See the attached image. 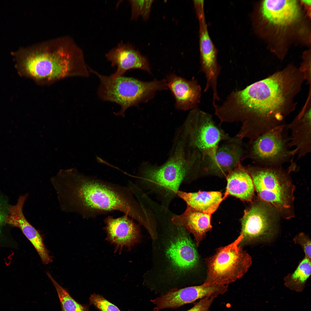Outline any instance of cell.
Here are the masks:
<instances>
[{
    "mask_svg": "<svg viewBox=\"0 0 311 311\" xmlns=\"http://www.w3.org/2000/svg\"><path fill=\"white\" fill-rule=\"evenodd\" d=\"M305 81L299 68L287 67L231 92L221 105H214L215 114L221 122H240L236 135L253 140L286 124Z\"/></svg>",
    "mask_w": 311,
    "mask_h": 311,
    "instance_id": "1",
    "label": "cell"
},
{
    "mask_svg": "<svg viewBox=\"0 0 311 311\" xmlns=\"http://www.w3.org/2000/svg\"><path fill=\"white\" fill-rule=\"evenodd\" d=\"M302 1L307 5H310L311 4V1L310 0H302Z\"/></svg>",
    "mask_w": 311,
    "mask_h": 311,
    "instance_id": "31",
    "label": "cell"
},
{
    "mask_svg": "<svg viewBox=\"0 0 311 311\" xmlns=\"http://www.w3.org/2000/svg\"><path fill=\"white\" fill-rule=\"evenodd\" d=\"M50 183L62 212L88 219L117 211L140 224L144 221L143 209L129 187L86 175L75 168L60 170Z\"/></svg>",
    "mask_w": 311,
    "mask_h": 311,
    "instance_id": "2",
    "label": "cell"
},
{
    "mask_svg": "<svg viewBox=\"0 0 311 311\" xmlns=\"http://www.w3.org/2000/svg\"><path fill=\"white\" fill-rule=\"evenodd\" d=\"M104 221L107 240L115 249L122 250L124 248L129 249L139 242L141 236L139 226L128 215L124 214L117 218L109 216Z\"/></svg>",
    "mask_w": 311,
    "mask_h": 311,
    "instance_id": "15",
    "label": "cell"
},
{
    "mask_svg": "<svg viewBox=\"0 0 311 311\" xmlns=\"http://www.w3.org/2000/svg\"><path fill=\"white\" fill-rule=\"evenodd\" d=\"M7 199L0 193V233L1 230L6 224V220L10 206Z\"/></svg>",
    "mask_w": 311,
    "mask_h": 311,
    "instance_id": "30",
    "label": "cell"
},
{
    "mask_svg": "<svg viewBox=\"0 0 311 311\" xmlns=\"http://www.w3.org/2000/svg\"><path fill=\"white\" fill-rule=\"evenodd\" d=\"M311 93H309L302 109L288 124L291 133L289 147H295L297 160L311 151Z\"/></svg>",
    "mask_w": 311,
    "mask_h": 311,
    "instance_id": "18",
    "label": "cell"
},
{
    "mask_svg": "<svg viewBox=\"0 0 311 311\" xmlns=\"http://www.w3.org/2000/svg\"><path fill=\"white\" fill-rule=\"evenodd\" d=\"M263 17L274 25L286 26L294 22L299 14V5L295 0H266L261 4Z\"/></svg>",
    "mask_w": 311,
    "mask_h": 311,
    "instance_id": "20",
    "label": "cell"
},
{
    "mask_svg": "<svg viewBox=\"0 0 311 311\" xmlns=\"http://www.w3.org/2000/svg\"><path fill=\"white\" fill-rule=\"evenodd\" d=\"M311 272V259L305 257L295 271L285 278V285L292 291L301 292L310 275Z\"/></svg>",
    "mask_w": 311,
    "mask_h": 311,
    "instance_id": "24",
    "label": "cell"
},
{
    "mask_svg": "<svg viewBox=\"0 0 311 311\" xmlns=\"http://www.w3.org/2000/svg\"><path fill=\"white\" fill-rule=\"evenodd\" d=\"M181 129L180 138L188 148L201 155L202 161L213 158L220 143L230 137L211 114L198 107L191 110Z\"/></svg>",
    "mask_w": 311,
    "mask_h": 311,
    "instance_id": "6",
    "label": "cell"
},
{
    "mask_svg": "<svg viewBox=\"0 0 311 311\" xmlns=\"http://www.w3.org/2000/svg\"><path fill=\"white\" fill-rule=\"evenodd\" d=\"M164 164L158 166L145 162L140 166L136 185L148 194L155 195L161 205L168 208L182 183L196 173L197 162L184 152H171Z\"/></svg>",
    "mask_w": 311,
    "mask_h": 311,
    "instance_id": "3",
    "label": "cell"
},
{
    "mask_svg": "<svg viewBox=\"0 0 311 311\" xmlns=\"http://www.w3.org/2000/svg\"><path fill=\"white\" fill-rule=\"evenodd\" d=\"M90 73L97 77L100 85L97 90L99 98L104 101L115 103L120 106V110L115 113L117 116L124 117L126 110L147 102L158 91L168 87L165 79L146 82L132 77L124 76L114 77L105 75L88 68Z\"/></svg>",
    "mask_w": 311,
    "mask_h": 311,
    "instance_id": "5",
    "label": "cell"
},
{
    "mask_svg": "<svg viewBox=\"0 0 311 311\" xmlns=\"http://www.w3.org/2000/svg\"><path fill=\"white\" fill-rule=\"evenodd\" d=\"M199 22V48L200 70L206 79L204 92L209 89L213 97L218 96V79L221 67L217 60V50L209 34L204 13L197 16Z\"/></svg>",
    "mask_w": 311,
    "mask_h": 311,
    "instance_id": "13",
    "label": "cell"
},
{
    "mask_svg": "<svg viewBox=\"0 0 311 311\" xmlns=\"http://www.w3.org/2000/svg\"><path fill=\"white\" fill-rule=\"evenodd\" d=\"M25 69L38 81H50L74 75L71 57L64 50L32 53L24 62Z\"/></svg>",
    "mask_w": 311,
    "mask_h": 311,
    "instance_id": "9",
    "label": "cell"
},
{
    "mask_svg": "<svg viewBox=\"0 0 311 311\" xmlns=\"http://www.w3.org/2000/svg\"><path fill=\"white\" fill-rule=\"evenodd\" d=\"M295 244H299L303 249L305 257L311 259V240L308 236L303 233L298 234L293 239Z\"/></svg>",
    "mask_w": 311,
    "mask_h": 311,
    "instance_id": "28",
    "label": "cell"
},
{
    "mask_svg": "<svg viewBox=\"0 0 311 311\" xmlns=\"http://www.w3.org/2000/svg\"><path fill=\"white\" fill-rule=\"evenodd\" d=\"M28 196V193L20 196L16 204L10 205L6 223L19 228L34 246L42 263L47 264L51 263L52 259L45 246L42 236L27 220L24 214L23 206Z\"/></svg>",
    "mask_w": 311,
    "mask_h": 311,
    "instance_id": "14",
    "label": "cell"
},
{
    "mask_svg": "<svg viewBox=\"0 0 311 311\" xmlns=\"http://www.w3.org/2000/svg\"><path fill=\"white\" fill-rule=\"evenodd\" d=\"M211 215L200 212L187 206L182 214L173 213L171 220L176 225L183 227L194 236L197 246L204 237L206 233L211 229Z\"/></svg>",
    "mask_w": 311,
    "mask_h": 311,
    "instance_id": "21",
    "label": "cell"
},
{
    "mask_svg": "<svg viewBox=\"0 0 311 311\" xmlns=\"http://www.w3.org/2000/svg\"><path fill=\"white\" fill-rule=\"evenodd\" d=\"M227 185L223 200L228 196L245 202H251L255 189L252 178L245 167L240 163L226 176Z\"/></svg>",
    "mask_w": 311,
    "mask_h": 311,
    "instance_id": "22",
    "label": "cell"
},
{
    "mask_svg": "<svg viewBox=\"0 0 311 311\" xmlns=\"http://www.w3.org/2000/svg\"><path fill=\"white\" fill-rule=\"evenodd\" d=\"M215 296L206 297L200 299L191 308L186 311H209V308L215 298Z\"/></svg>",
    "mask_w": 311,
    "mask_h": 311,
    "instance_id": "29",
    "label": "cell"
},
{
    "mask_svg": "<svg viewBox=\"0 0 311 311\" xmlns=\"http://www.w3.org/2000/svg\"><path fill=\"white\" fill-rule=\"evenodd\" d=\"M167 85L174 96L176 108L186 111L197 107L200 102L202 88L194 78L190 80L170 74L167 77Z\"/></svg>",
    "mask_w": 311,
    "mask_h": 311,
    "instance_id": "19",
    "label": "cell"
},
{
    "mask_svg": "<svg viewBox=\"0 0 311 311\" xmlns=\"http://www.w3.org/2000/svg\"><path fill=\"white\" fill-rule=\"evenodd\" d=\"M89 301L90 304L93 305L100 311H121L116 306L99 294L91 295Z\"/></svg>",
    "mask_w": 311,
    "mask_h": 311,
    "instance_id": "27",
    "label": "cell"
},
{
    "mask_svg": "<svg viewBox=\"0 0 311 311\" xmlns=\"http://www.w3.org/2000/svg\"><path fill=\"white\" fill-rule=\"evenodd\" d=\"M227 288L226 285L203 284L179 289L174 288L150 301L155 305L154 311L167 308L176 309L206 297H217L227 292Z\"/></svg>",
    "mask_w": 311,
    "mask_h": 311,
    "instance_id": "12",
    "label": "cell"
},
{
    "mask_svg": "<svg viewBox=\"0 0 311 311\" xmlns=\"http://www.w3.org/2000/svg\"><path fill=\"white\" fill-rule=\"evenodd\" d=\"M111 66L116 67L115 72L111 75L114 77L124 76L128 71L139 69L151 73L147 58L141 54L132 44L121 41L105 55Z\"/></svg>",
    "mask_w": 311,
    "mask_h": 311,
    "instance_id": "16",
    "label": "cell"
},
{
    "mask_svg": "<svg viewBox=\"0 0 311 311\" xmlns=\"http://www.w3.org/2000/svg\"><path fill=\"white\" fill-rule=\"evenodd\" d=\"M236 135L221 142L214 157L202 162L200 170L206 173L226 176L244 159L245 145Z\"/></svg>",
    "mask_w": 311,
    "mask_h": 311,
    "instance_id": "11",
    "label": "cell"
},
{
    "mask_svg": "<svg viewBox=\"0 0 311 311\" xmlns=\"http://www.w3.org/2000/svg\"><path fill=\"white\" fill-rule=\"evenodd\" d=\"M177 195L186 202L187 206L211 215L223 200L222 193L218 191L187 192L179 190Z\"/></svg>",
    "mask_w": 311,
    "mask_h": 311,
    "instance_id": "23",
    "label": "cell"
},
{
    "mask_svg": "<svg viewBox=\"0 0 311 311\" xmlns=\"http://www.w3.org/2000/svg\"><path fill=\"white\" fill-rule=\"evenodd\" d=\"M290 164L286 168L282 166L263 167L254 165L245 167L252 178L259 198L287 219L294 215L295 187L290 175L297 167L294 161Z\"/></svg>",
    "mask_w": 311,
    "mask_h": 311,
    "instance_id": "4",
    "label": "cell"
},
{
    "mask_svg": "<svg viewBox=\"0 0 311 311\" xmlns=\"http://www.w3.org/2000/svg\"><path fill=\"white\" fill-rule=\"evenodd\" d=\"M271 207L261 201L244 211L241 219L242 242H266L274 238L277 226Z\"/></svg>",
    "mask_w": 311,
    "mask_h": 311,
    "instance_id": "10",
    "label": "cell"
},
{
    "mask_svg": "<svg viewBox=\"0 0 311 311\" xmlns=\"http://www.w3.org/2000/svg\"><path fill=\"white\" fill-rule=\"evenodd\" d=\"M46 274L54 285L60 301L62 311H89L87 305L82 304L76 301L68 291L60 285L49 272Z\"/></svg>",
    "mask_w": 311,
    "mask_h": 311,
    "instance_id": "25",
    "label": "cell"
},
{
    "mask_svg": "<svg viewBox=\"0 0 311 311\" xmlns=\"http://www.w3.org/2000/svg\"><path fill=\"white\" fill-rule=\"evenodd\" d=\"M187 232L183 227L176 225L175 235L166 252L173 266L182 271L193 268L198 260L196 251Z\"/></svg>",
    "mask_w": 311,
    "mask_h": 311,
    "instance_id": "17",
    "label": "cell"
},
{
    "mask_svg": "<svg viewBox=\"0 0 311 311\" xmlns=\"http://www.w3.org/2000/svg\"><path fill=\"white\" fill-rule=\"evenodd\" d=\"M153 0H132L128 1L131 8V19L136 20L140 16L144 20L149 18Z\"/></svg>",
    "mask_w": 311,
    "mask_h": 311,
    "instance_id": "26",
    "label": "cell"
},
{
    "mask_svg": "<svg viewBox=\"0 0 311 311\" xmlns=\"http://www.w3.org/2000/svg\"><path fill=\"white\" fill-rule=\"evenodd\" d=\"M240 234L234 242L219 249L207 260V273L203 283L227 285L242 278L252 263L251 256L240 245Z\"/></svg>",
    "mask_w": 311,
    "mask_h": 311,
    "instance_id": "8",
    "label": "cell"
},
{
    "mask_svg": "<svg viewBox=\"0 0 311 311\" xmlns=\"http://www.w3.org/2000/svg\"><path fill=\"white\" fill-rule=\"evenodd\" d=\"M288 124L276 127L251 140L245 145L244 159L263 167L282 166L294 160L297 151L290 149Z\"/></svg>",
    "mask_w": 311,
    "mask_h": 311,
    "instance_id": "7",
    "label": "cell"
}]
</instances>
